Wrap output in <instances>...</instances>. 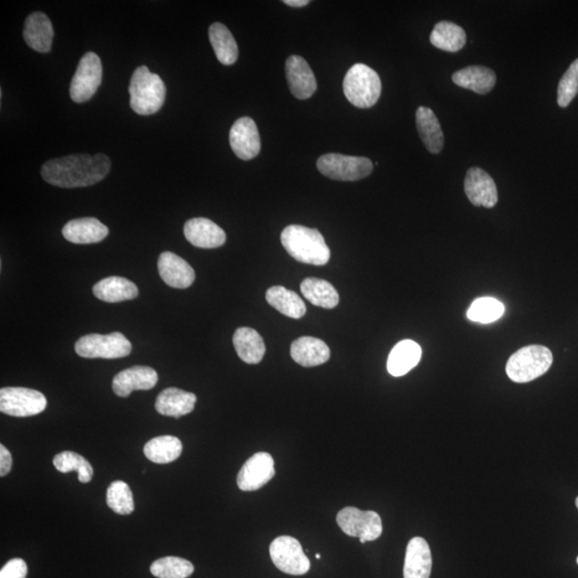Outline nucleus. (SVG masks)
Wrapping results in <instances>:
<instances>
[{"instance_id":"393cba45","label":"nucleus","mask_w":578,"mask_h":578,"mask_svg":"<svg viewBox=\"0 0 578 578\" xmlns=\"http://www.w3.org/2000/svg\"><path fill=\"white\" fill-rule=\"evenodd\" d=\"M422 349L411 340H402L391 350L388 358V371L394 378L404 376L420 363Z\"/></svg>"},{"instance_id":"e433bc0d","label":"nucleus","mask_w":578,"mask_h":578,"mask_svg":"<svg viewBox=\"0 0 578 578\" xmlns=\"http://www.w3.org/2000/svg\"><path fill=\"white\" fill-rule=\"evenodd\" d=\"M106 503L113 512L121 515L133 513L134 499L130 487L126 482L113 481L107 488Z\"/></svg>"},{"instance_id":"72a5a7b5","label":"nucleus","mask_w":578,"mask_h":578,"mask_svg":"<svg viewBox=\"0 0 578 578\" xmlns=\"http://www.w3.org/2000/svg\"><path fill=\"white\" fill-rule=\"evenodd\" d=\"M54 466L57 471L68 473L76 472L79 473V480L81 483H89L94 476V469L90 463L85 457L80 456L79 453L65 451L54 457Z\"/></svg>"},{"instance_id":"423d86ee","label":"nucleus","mask_w":578,"mask_h":578,"mask_svg":"<svg viewBox=\"0 0 578 578\" xmlns=\"http://www.w3.org/2000/svg\"><path fill=\"white\" fill-rule=\"evenodd\" d=\"M75 352L86 359H118L131 354L132 344L121 332L87 334L75 343Z\"/></svg>"},{"instance_id":"c756f323","label":"nucleus","mask_w":578,"mask_h":578,"mask_svg":"<svg viewBox=\"0 0 578 578\" xmlns=\"http://www.w3.org/2000/svg\"><path fill=\"white\" fill-rule=\"evenodd\" d=\"M210 43L222 65L231 66L238 59V45L225 25L215 23L209 27Z\"/></svg>"},{"instance_id":"7c9ffc66","label":"nucleus","mask_w":578,"mask_h":578,"mask_svg":"<svg viewBox=\"0 0 578 578\" xmlns=\"http://www.w3.org/2000/svg\"><path fill=\"white\" fill-rule=\"evenodd\" d=\"M301 293L307 301L314 306L324 309H334L340 302L337 289L332 283L321 278L308 277L301 283Z\"/></svg>"},{"instance_id":"9d476101","label":"nucleus","mask_w":578,"mask_h":578,"mask_svg":"<svg viewBox=\"0 0 578 578\" xmlns=\"http://www.w3.org/2000/svg\"><path fill=\"white\" fill-rule=\"evenodd\" d=\"M273 564L289 575H304L309 571L311 562L304 553L301 542L293 536L281 535L269 547Z\"/></svg>"},{"instance_id":"39448f33","label":"nucleus","mask_w":578,"mask_h":578,"mask_svg":"<svg viewBox=\"0 0 578 578\" xmlns=\"http://www.w3.org/2000/svg\"><path fill=\"white\" fill-rule=\"evenodd\" d=\"M345 97L353 105L370 108L378 103L381 95V81L378 72L363 64H355L345 75Z\"/></svg>"},{"instance_id":"1a4fd4ad","label":"nucleus","mask_w":578,"mask_h":578,"mask_svg":"<svg viewBox=\"0 0 578 578\" xmlns=\"http://www.w3.org/2000/svg\"><path fill=\"white\" fill-rule=\"evenodd\" d=\"M48 400L40 391L8 387L0 390V411L12 417L25 418L41 414Z\"/></svg>"},{"instance_id":"79ce46f5","label":"nucleus","mask_w":578,"mask_h":578,"mask_svg":"<svg viewBox=\"0 0 578 578\" xmlns=\"http://www.w3.org/2000/svg\"><path fill=\"white\" fill-rule=\"evenodd\" d=\"M316 559H321V555L316 554Z\"/></svg>"},{"instance_id":"a211bd4d","label":"nucleus","mask_w":578,"mask_h":578,"mask_svg":"<svg viewBox=\"0 0 578 578\" xmlns=\"http://www.w3.org/2000/svg\"><path fill=\"white\" fill-rule=\"evenodd\" d=\"M159 275L168 286L188 288L195 281V271L184 258L172 252H163L158 261Z\"/></svg>"},{"instance_id":"c85d7f7f","label":"nucleus","mask_w":578,"mask_h":578,"mask_svg":"<svg viewBox=\"0 0 578 578\" xmlns=\"http://www.w3.org/2000/svg\"><path fill=\"white\" fill-rule=\"evenodd\" d=\"M266 301L272 308L283 315L293 319H299L307 313L306 303L295 292L283 286H273L266 293Z\"/></svg>"},{"instance_id":"20e7f679","label":"nucleus","mask_w":578,"mask_h":578,"mask_svg":"<svg viewBox=\"0 0 578 578\" xmlns=\"http://www.w3.org/2000/svg\"><path fill=\"white\" fill-rule=\"evenodd\" d=\"M553 364V354L544 346L531 345L520 348L511 355L507 375L514 383H530L544 375Z\"/></svg>"},{"instance_id":"6e6552de","label":"nucleus","mask_w":578,"mask_h":578,"mask_svg":"<svg viewBox=\"0 0 578 578\" xmlns=\"http://www.w3.org/2000/svg\"><path fill=\"white\" fill-rule=\"evenodd\" d=\"M337 523L344 534L359 538L361 544L378 540L383 534V522L374 511L346 507L338 513Z\"/></svg>"},{"instance_id":"4468645a","label":"nucleus","mask_w":578,"mask_h":578,"mask_svg":"<svg viewBox=\"0 0 578 578\" xmlns=\"http://www.w3.org/2000/svg\"><path fill=\"white\" fill-rule=\"evenodd\" d=\"M230 144L236 156L245 161L257 157L262 144L255 121L249 117L237 121L230 129Z\"/></svg>"},{"instance_id":"f03ea898","label":"nucleus","mask_w":578,"mask_h":578,"mask_svg":"<svg viewBox=\"0 0 578 578\" xmlns=\"http://www.w3.org/2000/svg\"><path fill=\"white\" fill-rule=\"evenodd\" d=\"M281 241L288 254L303 264L324 266L332 256L323 235L317 230L306 226L285 227L282 231Z\"/></svg>"},{"instance_id":"2f4dec72","label":"nucleus","mask_w":578,"mask_h":578,"mask_svg":"<svg viewBox=\"0 0 578 578\" xmlns=\"http://www.w3.org/2000/svg\"><path fill=\"white\" fill-rule=\"evenodd\" d=\"M183 443L175 436H159L148 441L144 447V454L149 461L156 464H169L182 456Z\"/></svg>"},{"instance_id":"c9c22d12","label":"nucleus","mask_w":578,"mask_h":578,"mask_svg":"<svg viewBox=\"0 0 578 578\" xmlns=\"http://www.w3.org/2000/svg\"><path fill=\"white\" fill-rule=\"evenodd\" d=\"M504 313V306L497 299L479 298L468 309L467 317L474 323L490 324L498 321Z\"/></svg>"},{"instance_id":"cd10ccee","label":"nucleus","mask_w":578,"mask_h":578,"mask_svg":"<svg viewBox=\"0 0 578 578\" xmlns=\"http://www.w3.org/2000/svg\"><path fill=\"white\" fill-rule=\"evenodd\" d=\"M233 342L237 354L246 363L257 364L264 358L266 346L256 330L246 327L237 329Z\"/></svg>"},{"instance_id":"aec40b11","label":"nucleus","mask_w":578,"mask_h":578,"mask_svg":"<svg viewBox=\"0 0 578 578\" xmlns=\"http://www.w3.org/2000/svg\"><path fill=\"white\" fill-rule=\"evenodd\" d=\"M110 230L96 218L71 220L64 226L66 240L75 245H90L105 239Z\"/></svg>"},{"instance_id":"0eeeda50","label":"nucleus","mask_w":578,"mask_h":578,"mask_svg":"<svg viewBox=\"0 0 578 578\" xmlns=\"http://www.w3.org/2000/svg\"><path fill=\"white\" fill-rule=\"evenodd\" d=\"M317 168L324 176L340 182H357L370 176L374 165L364 157L344 156L340 153L324 154L318 159Z\"/></svg>"},{"instance_id":"9b49d317","label":"nucleus","mask_w":578,"mask_h":578,"mask_svg":"<svg viewBox=\"0 0 578 578\" xmlns=\"http://www.w3.org/2000/svg\"><path fill=\"white\" fill-rule=\"evenodd\" d=\"M102 72L99 56L92 51L82 56L71 82V99L76 103L90 100L101 85Z\"/></svg>"},{"instance_id":"2eb2a0df","label":"nucleus","mask_w":578,"mask_h":578,"mask_svg":"<svg viewBox=\"0 0 578 578\" xmlns=\"http://www.w3.org/2000/svg\"><path fill=\"white\" fill-rule=\"evenodd\" d=\"M286 79L289 90L299 100H307L317 90L316 79L306 59L293 55L286 60Z\"/></svg>"},{"instance_id":"4be33fe9","label":"nucleus","mask_w":578,"mask_h":578,"mask_svg":"<svg viewBox=\"0 0 578 578\" xmlns=\"http://www.w3.org/2000/svg\"><path fill=\"white\" fill-rule=\"evenodd\" d=\"M291 355L295 363L304 368H313L327 363L330 359V349L322 340L302 337L293 340Z\"/></svg>"},{"instance_id":"473e14b6","label":"nucleus","mask_w":578,"mask_h":578,"mask_svg":"<svg viewBox=\"0 0 578 578\" xmlns=\"http://www.w3.org/2000/svg\"><path fill=\"white\" fill-rule=\"evenodd\" d=\"M430 40L435 48L456 53L465 46L467 37L461 26L442 20L434 27Z\"/></svg>"},{"instance_id":"bb28decb","label":"nucleus","mask_w":578,"mask_h":578,"mask_svg":"<svg viewBox=\"0 0 578 578\" xmlns=\"http://www.w3.org/2000/svg\"><path fill=\"white\" fill-rule=\"evenodd\" d=\"M92 292L100 301L110 303L132 301L138 295V288L136 284L121 277L103 278L96 284Z\"/></svg>"},{"instance_id":"f257e3e1","label":"nucleus","mask_w":578,"mask_h":578,"mask_svg":"<svg viewBox=\"0 0 578 578\" xmlns=\"http://www.w3.org/2000/svg\"><path fill=\"white\" fill-rule=\"evenodd\" d=\"M112 167L105 154H72L51 159L41 168V176L55 187L72 189L90 187L107 176Z\"/></svg>"},{"instance_id":"a19ab883","label":"nucleus","mask_w":578,"mask_h":578,"mask_svg":"<svg viewBox=\"0 0 578 578\" xmlns=\"http://www.w3.org/2000/svg\"><path fill=\"white\" fill-rule=\"evenodd\" d=\"M284 4H287L289 7L302 8L308 6L309 2V0H285Z\"/></svg>"},{"instance_id":"f3484780","label":"nucleus","mask_w":578,"mask_h":578,"mask_svg":"<svg viewBox=\"0 0 578 578\" xmlns=\"http://www.w3.org/2000/svg\"><path fill=\"white\" fill-rule=\"evenodd\" d=\"M185 238L200 249H216L225 244L226 234L215 222L205 218L191 219L184 224Z\"/></svg>"},{"instance_id":"ddd939ff","label":"nucleus","mask_w":578,"mask_h":578,"mask_svg":"<svg viewBox=\"0 0 578 578\" xmlns=\"http://www.w3.org/2000/svg\"><path fill=\"white\" fill-rule=\"evenodd\" d=\"M464 189L469 200L476 207L493 208L498 203L496 184L485 170L479 168L468 169Z\"/></svg>"},{"instance_id":"412c9836","label":"nucleus","mask_w":578,"mask_h":578,"mask_svg":"<svg viewBox=\"0 0 578 578\" xmlns=\"http://www.w3.org/2000/svg\"><path fill=\"white\" fill-rule=\"evenodd\" d=\"M432 565V553L427 542L420 536L411 539L406 549L404 578H430Z\"/></svg>"},{"instance_id":"dca6fc26","label":"nucleus","mask_w":578,"mask_h":578,"mask_svg":"<svg viewBox=\"0 0 578 578\" xmlns=\"http://www.w3.org/2000/svg\"><path fill=\"white\" fill-rule=\"evenodd\" d=\"M159 376L149 366L137 365L123 370L113 380V390L121 397H128L133 391L151 390L157 385Z\"/></svg>"},{"instance_id":"a878e982","label":"nucleus","mask_w":578,"mask_h":578,"mask_svg":"<svg viewBox=\"0 0 578 578\" xmlns=\"http://www.w3.org/2000/svg\"><path fill=\"white\" fill-rule=\"evenodd\" d=\"M418 132L431 153H440L445 144L442 129L435 113L430 107L420 106L416 113Z\"/></svg>"},{"instance_id":"58836bf2","label":"nucleus","mask_w":578,"mask_h":578,"mask_svg":"<svg viewBox=\"0 0 578 578\" xmlns=\"http://www.w3.org/2000/svg\"><path fill=\"white\" fill-rule=\"evenodd\" d=\"M27 572L26 562L20 558H14L3 566L0 578H26Z\"/></svg>"},{"instance_id":"37998d69","label":"nucleus","mask_w":578,"mask_h":578,"mask_svg":"<svg viewBox=\"0 0 578 578\" xmlns=\"http://www.w3.org/2000/svg\"><path fill=\"white\" fill-rule=\"evenodd\" d=\"M575 504H576V507H577V509H578V497H577L576 500H575Z\"/></svg>"},{"instance_id":"f8f14e48","label":"nucleus","mask_w":578,"mask_h":578,"mask_svg":"<svg viewBox=\"0 0 578 578\" xmlns=\"http://www.w3.org/2000/svg\"><path fill=\"white\" fill-rule=\"evenodd\" d=\"M275 461L269 453L258 452L242 466L237 484L245 492H253L265 487L275 477Z\"/></svg>"},{"instance_id":"4c0bfd02","label":"nucleus","mask_w":578,"mask_h":578,"mask_svg":"<svg viewBox=\"0 0 578 578\" xmlns=\"http://www.w3.org/2000/svg\"><path fill=\"white\" fill-rule=\"evenodd\" d=\"M578 94V59L570 65L558 85V105L567 107Z\"/></svg>"},{"instance_id":"5701e85b","label":"nucleus","mask_w":578,"mask_h":578,"mask_svg":"<svg viewBox=\"0 0 578 578\" xmlns=\"http://www.w3.org/2000/svg\"><path fill=\"white\" fill-rule=\"evenodd\" d=\"M454 84L462 89L473 90L479 95H487L496 85V74L482 66H471L452 75Z\"/></svg>"},{"instance_id":"ea45409f","label":"nucleus","mask_w":578,"mask_h":578,"mask_svg":"<svg viewBox=\"0 0 578 578\" xmlns=\"http://www.w3.org/2000/svg\"><path fill=\"white\" fill-rule=\"evenodd\" d=\"M12 457L8 449L0 445V476L4 477L12 471Z\"/></svg>"},{"instance_id":"6ab92c4d","label":"nucleus","mask_w":578,"mask_h":578,"mask_svg":"<svg viewBox=\"0 0 578 578\" xmlns=\"http://www.w3.org/2000/svg\"><path fill=\"white\" fill-rule=\"evenodd\" d=\"M24 39L29 48L39 53H49L54 39V28L48 15L34 12L28 15L24 25Z\"/></svg>"},{"instance_id":"7ed1b4c3","label":"nucleus","mask_w":578,"mask_h":578,"mask_svg":"<svg viewBox=\"0 0 578 578\" xmlns=\"http://www.w3.org/2000/svg\"><path fill=\"white\" fill-rule=\"evenodd\" d=\"M129 92L132 110L142 116L152 115L161 110L167 98V87L161 77L144 66L134 71Z\"/></svg>"},{"instance_id":"f704fd0d","label":"nucleus","mask_w":578,"mask_h":578,"mask_svg":"<svg viewBox=\"0 0 578 578\" xmlns=\"http://www.w3.org/2000/svg\"><path fill=\"white\" fill-rule=\"evenodd\" d=\"M151 572L158 578H188L193 574L192 562L179 557H164L151 566Z\"/></svg>"},{"instance_id":"c03bdc74","label":"nucleus","mask_w":578,"mask_h":578,"mask_svg":"<svg viewBox=\"0 0 578 578\" xmlns=\"http://www.w3.org/2000/svg\"><path fill=\"white\" fill-rule=\"evenodd\" d=\"M577 565H578V557H577Z\"/></svg>"},{"instance_id":"b1692460","label":"nucleus","mask_w":578,"mask_h":578,"mask_svg":"<svg viewBox=\"0 0 578 578\" xmlns=\"http://www.w3.org/2000/svg\"><path fill=\"white\" fill-rule=\"evenodd\" d=\"M196 395L178 388H168L160 394L156 401V410L160 415L178 418L194 410Z\"/></svg>"}]
</instances>
